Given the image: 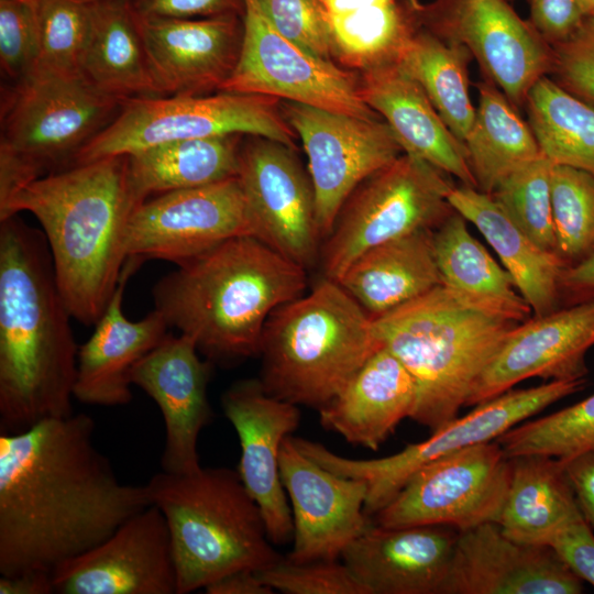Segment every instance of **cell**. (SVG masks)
<instances>
[{
  "label": "cell",
  "mask_w": 594,
  "mask_h": 594,
  "mask_svg": "<svg viewBox=\"0 0 594 594\" xmlns=\"http://www.w3.org/2000/svg\"><path fill=\"white\" fill-rule=\"evenodd\" d=\"M43 230L0 220V433L73 415L79 346Z\"/></svg>",
  "instance_id": "7a4b0ae2"
},
{
  "label": "cell",
  "mask_w": 594,
  "mask_h": 594,
  "mask_svg": "<svg viewBox=\"0 0 594 594\" xmlns=\"http://www.w3.org/2000/svg\"><path fill=\"white\" fill-rule=\"evenodd\" d=\"M80 73L99 91L121 102L162 96L128 0L96 1Z\"/></svg>",
  "instance_id": "1f68e13d"
},
{
  "label": "cell",
  "mask_w": 594,
  "mask_h": 594,
  "mask_svg": "<svg viewBox=\"0 0 594 594\" xmlns=\"http://www.w3.org/2000/svg\"><path fill=\"white\" fill-rule=\"evenodd\" d=\"M134 16L148 68L162 96L220 91L240 56L241 15Z\"/></svg>",
  "instance_id": "603a6c76"
},
{
  "label": "cell",
  "mask_w": 594,
  "mask_h": 594,
  "mask_svg": "<svg viewBox=\"0 0 594 594\" xmlns=\"http://www.w3.org/2000/svg\"><path fill=\"white\" fill-rule=\"evenodd\" d=\"M496 441L508 458L546 454L564 460L594 450V394L553 414L517 425Z\"/></svg>",
  "instance_id": "f35d334b"
},
{
  "label": "cell",
  "mask_w": 594,
  "mask_h": 594,
  "mask_svg": "<svg viewBox=\"0 0 594 594\" xmlns=\"http://www.w3.org/2000/svg\"><path fill=\"white\" fill-rule=\"evenodd\" d=\"M250 138L241 143L237 177L253 237L308 271L319 262L322 243L310 176L295 148Z\"/></svg>",
  "instance_id": "e0dca14e"
},
{
  "label": "cell",
  "mask_w": 594,
  "mask_h": 594,
  "mask_svg": "<svg viewBox=\"0 0 594 594\" xmlns=\"http://www.w3.org/2000/svg\"><path fill=\"white\" fill-rule=\"evenodd\" d=\"M416 384L404 364L384 345L346 385L318 409L321 426L348 442L377 450L400 421L410 417Z\"/></svg>",
  "instance_id": "83f0119b"
},
{
  "label": "cell",
  "mask_w": 594,
  "mask_h": 594,
  "mask_svg": "<svg viewBox=\"0 0 594 594\" xmlns=\"http://www.w3.org/2000/svg\"><path fill=\"white\" fill-rule=\"evenodd\" d=\"M510 464L496 440L442 455L418 469L375 516L383 527L450 526L464 531L497 522Z\"/></svg>",
  "instance_id": "4fadbf2b"
},
{
  "label": "cell",
  "mask_w": 594,
  "mask_h": 594,
  "mask_svg": "<svg viewBox=\"0 0 594 594\" xmlns=\"http://www.w3.org/2000/svg\"><path fill=\"white\" fill-rule=\"evenodd\" d=\"M551 166L552 163L542 155L506 176L491 196L532 241L547 251L556 252Z\"/></svg>",
  "instance_id": "b9f144b4"
},
{
  "label": "cell",
  "mask_w": 594,
  "mask_h": 594,
  "mask_svg": "<svg viewBox=\"0 0 594 594\" xmlns=\"http://www.w3.org/2000/svg\"><path fill=\"white\" fill-rule=\"evenodd\" d=\"M561 292L566 306L594 299V252L564 270Z\"/></svg>",
  "instance_id": "816d5d0a"
},
{
  "label": "cell",
  "mask_w": 594,
  "mask_h": 594,
  "mask_svg": "<svg viewBox=\"0 0 594 594\" xmlns=\"http://www.w3.org/2000/svg\"><path fill=\"white\" fill-rule=\"evenodd\" d=\"M381 346L372 318L338 282L322 277L267 319L260 381L274 397L319 409Z\"/></svg>",
  "instance_id": "52a82bcc"
},
{
  "label": "cell",
  "mask_w": 594,
  "mask_h": 594,
  "mask_svg": "<svg viewBox=\"0 0 594 594\" xmlns=\"http://www.w3.org/2000/svg\"><path fill=\"white\" fill-rule=\"evenodd\" d=\"M562 462L580 510L588 525L594 527V450L564 459Z\"/></svg>",
  "instance_id": "f907efd6"
},
{
  "label": "cell",
  "mask_w": 594,
  "mask_h": 594,
  "mask_svg": "<svg viewBox=\"0 0 594 594\" xmlns=\"http://www.w3.org/2000/svg\"><path fill=\"white\" fill-rule=\"evenodd\" d=\"M433 230H420L361 254L338 283L372 318L385 315L442 285Z\"/></svg>",
  "instance_id": "f546056e"
},
{
  "label": "cell",
  "mask_w": 594,
  "mask_h": 594,
  "mask_svg": "<svg viewBox=\"0 0 594 594\" xmlns=\"http://www.w3.org/2000/svg\"><path fill=\"white\" fill-rule=\"evenodd\" d=\"M332 58L359 72L393 59L411 22L396 0H321Z\"/></svg>",
  "instance_id": "8d00e7d4"
},
{
  "label": "cell",
  "mask_w": 594,
  "mask_h": 594,
  "mask_svg": "<svg viewBox=\"0 0 594 594\" xmlns=\"http://www.w3.org/2000/svg\"><path fill=\"white\" fill-rule=\"evenodd\" d=\"M592 20V22L594 23V11L592 12V14L590 16H587Z\"/></svg>",
  "instance_id": "9f6ffc18"
},
{
  "label": "cell",
  "mask_w": 594,
  "mask_h": 594,
  "mask_svg": "<svg viewBox=\"0 0 594 594\" xmlns=\"http://www.w3.org/2000/svg\"><path fill=\"white\" fill-rule=\"evenodd\" d=\"M594 346V299L560 307L518 323L474 385L465 406H476L530 377L585 378Z\"/></svg>",
  "instance_id": "44dd1931"
},
{
  "label": "cell",
  "mask_w": 594,
  "mask_h": 594,
  "mask_svg": "<svg viewBox=\"0 0 594 594\" xmlns=\"http://www.w3.org/2000/svg\"><path fill=\"white\" fill-rule=\"evenodd\" d=\"M283 113L308 158L316 219L321 240L332 230L355 188L404 150L388 124L299 102L285 101Z\"/></svg>",
  "instance_id": "5bb4252c"
},
{
  "label": "cell",
  "mask_w": 594,
  "mask_h": 594,
  "mask_svg": "<svg viewBox=\"0 0 594 594\" xmlns=\"http://www.w3.org/2000/svg\"><path fill=\"white\" fill-rule=\"evenodd\" d=\"M85 414L0 433V575L54 571L151 505L119 481Z\"/></svg>",
  "instance_id": "6da1fadb"
},
{
  "label": "cell",
  "mask_w": 594,
  "mask_h": 594,
  "mask_svg": "<svg viewBox=\"0 0 594 594\" xmlns=\"http://www.w3.org/2000/svg\"><path fill=\"white\" fill-rule=\"evenodd\" d=\"M526 105L542 155L594 175V107L546 76L530 89Z\"/></svg>",
  "instance_id": "74e56055"
},
{
  "label": "cell",
  "mask_w": 594,
  "mask_h": 594,
  "mask_svg": "<svg viewBox=\"0 0 594 594\" xmlns=\"http://www.w3.org/2000/svg\"><path fill=\"white\" fill-rule=\"evenodd\" d=\"M165 517L177 594L206 588L240 570L264 571L284 558L274 549L262 513L238 470L163 471L145 484Z\"/></svg>",
  "instance_id": "8992f818"
},
{
  "label": "cell",
  "mask_w": 594,
  "mask_h": 594,
  "mask_svg": "<svg viewBox=\"0 0 594 594\" xmlns=\"http://www.w3.org/2000/svg\"><path fill=\"white\" fill-rule=\"evenodd\" d=\"M272 25L309 54L333 61L321 0H258Z\"/></svg>",
  "instance_id": "f6af8a7d"
},
{
  "label": "cell",
  "mask_w": 594,
  "mask_h": 594,
  "mask_svg": "<svg viewBox=\"0 0 594 594\" xmlns=\"http://www.w3.org/2000/svg\"><path fill=\"white\" fill-rule=\"evenodd\" d=\"M224 416L239 437L240 477L256 502L273 544L293 540L292 509L280 470L283 441L300 422L297 405L270 395L260 378L241 380L221 397Z\"/></svg>",
  "instance_id": "ffe728a7"
},
{
  "label": "cell",
  "mask_w": 594,
  "mask_h": 594,
  "mask_svg": "<svg viewBox=\"0 0 594 594\" xmlns=\"http://www.w3.org/2000/svg\"><path fill=\"white\" fill-rule=\"evenodd\" d=\"M448 201L490 243L534 316L560 308L561 279L568 266L556 252L532 241L490 194L462 185L450 190Z\"/></svg>",
  "instance_id": "f1b7e54d"
},
{
  "label": "cell",
  "mask_w": 594,
  "mask_h": 594,
  "mask_svg": "<svg viewBox=\"0 0 594 594\" xmlns=\"http://www.w3.org/2000/svg\"><path fill=\"white\" fill-rule=\"evenodd\" d=\"M280 479L292 504V562L336 560L371 525L366 484L337 474L301 452L288 436L279 453Z\"/></svg>",
  "instance_id": "d6986e66"
},
{
  "label": "cell",
  "mask_w": 594,
  "mask_h": 594,
  "mask_svg": "<svg viewBox=\"0 0 594 594\" xmlns=\"http://www.w3.org/2000/svg\"><path fill=\"white\" fill-rule=\"evenodd\" d=\"M531 24L552 45L566 40L584 22L578 0H530Z\"/></svg>",
  "instance_id": "681fc988"
},
{
  "label": "cell",
  "mask_w": 594,
  "mask_h": 594,
  "mask_svg": "<svg viewBox=\"0 0 594 594\" xmlns=\"http://www.w3.org/2000/svg\"><path fill=\"white\" fill-rule=\"evenodd\" d=\"M38 56L34 0H0V65L12 84L28 78Z\"/></svg>",
  "instance_id": "ee69618b"
},
{
  "label": "cell",
  "mask_w": 594,
  "mask_h": 594,
  "mask_svg": "<svg viewBox=\"0 0 594 594\" xmlns=\"http://www.w3.org/2000/svg\"><path fill=\"white\" fill-rule=\"evenodd\" d=\"M509 464V485L496 524L515 541L548 546L560 528L583 516L564 464L546 454L512 457Z\"/></svg>",
  "instance_id": "4dcf8cb0"
},
{
  "label": "cell",
  "mask_w": 594,
  "mask_h": 594,
  "mask_svg": "<svg viewBox=\"0 0 594 594\" xmlns=\"http://www.w3.org/2000/svg\"><path fill=\"white\" fill-rule=\"evenodd\" d=\"M409 13L436 35L458 42L514 106L526 103L534 85L552 70V48L508 0H409Z\"/></svg>",
  "instance_id": "9a60e30c"
},
{
  "label": "cell",
  "mask_w": 594,
  "mask_h": 594,
  "mask_svg": "<svg viewBox=\"0 0 594 594\" xmlns=\"http://www.w3.org/2000/svg\"><path fill=\"white\" fill-rule=\"evenodd\" d=\"M453 211L432 233L442 285L462 299L524 322L532 314L510 274L470 232Z\"/></svg>",
  "instance_id": "d6a6232c"
},
{
  "label": "cell",
  "mask_w": 594,
  "mask_h": 594,
  "mask_svg": "<svg viewBox=\"0 0 594 594\" xmlns=\"http://www.w3.org/2000/svg\"><path fill=\"white\" fill-rule=\"evenodd\" d=\"M56 593L53 574L43 571L24 572L0 578V594Z\"/></svg>",
  "instance_id": "db71d44e"
},
{
  "label": "cell",
  "mask_w": 594,
  "mask_h": 594,
  "mask_svg": "<svg viewBox=\"0 0 594 594\" xmlns=\"http://www.w3.org/2000/svg\"><path fill=\"white\" fill-rule=\"evenodd\" d=\"M495 85H479V106L464 141L476 188L492 194L518 167L542 156L530 128Z\"/></svg>",
  "instance_id": "d590c367"
},
{
  "label": "cell",
  "mask_w": 594,
  "mask_h": 594,
  "mask_svg": "<svg viewBox=\"0 0 594 594\" xmlns=\"http://www.w3.org/2000/svg\"><path fill=\"white\" fill-rule=\"evenodd\" d=\"M518 323L443 285L372 319L378 342L415 381L416 403L409 418L432 432L458 417Z\"/></svg>",
  "instance_id": "5b68a950"
},
{
  "label": "cell",
  "mask_w": 594,
  "mask_h": 594,
  "mask_svg": "<svg viewBox=\"0 0 594 594\" xmlns=\"http://www.w3.org/2000/svg\"><path fill=\"white\" fill-rule=\"evenodd\" d=\"M360 74L363 100L388 124L405 153L457 177L464 186L476 188L464 144L409 74L394 59Z\"/></svg>",
  "instance_id": "484cf974"
},
{
  "label": "cell",
  "mask_w": 594,
  "mask_h": 594,
  "mask_svg": "<svg viewBox=\"0 0 594 594\" xmlns=\"http://www.w3.org/2000/svg\"><path fill=\"white\" fill-rule=\"evenodd\" d=\"M240 136L177 140L125 155L134 200L237 177Z\"/></svg>",
  "instance_id": "836d02e7"
},
{
  "label": "cell",
  "mask_w": 594,
  "mask_h": 594,
  "mask_svg": "<svg viewBox=\"0 0 594 594\" xmlns=\"http://www.w3.org/2000/svg\"><path fill=\"white\" fill-rule=\"evenodd\" d=\"M585 378L549 381L542 385L509 389L479 404L468 415L457 417L420 442L378 459H351L339 455L321 443L299 439L298 448L326 469L366 484L364 510L369 516L384 508L422 465L471 446L496 440L499 436L584 388Z\"/></svg>",
  "instance_id": "8fae6325"
},
{
  "label": "cell",
  "mask_w": 594,
  "mask_h": 594,
  "mask_svg": "<svg viewBox=\"0 0 594 594\" xmlns=\"http://www.w3.org/2000/svg\"><path fill=\"white\" fill-rule=\"evenodd\" d=\"M138 264L127 261L120 283L94 333L79 346L74 398L95 406H123L132 399L131 372L167 334L163 317L151 311L129 320L122 310L123 292Z\"/></svg>",
  "instance_id": "4316f807"
},
{
  "label": "cell",
  "mask_w": 594,
  "mask_h": 594,
  "mask_svg": "<svg viewBox=\"0 0 594 594\" xmlns=\"http://www.w3.org/2000/svg\"><path fill=\"white\" fill-rule=\"evenodd\" d=\"M552 70L560 86L594 102V23L586 18L566 40L552 45Z\"/></svg>",
  "instance_id": "bcb514c9"
},
{
  "label": "cell",
  "mask_w": 594,
  "mask_h": 594,
  "mask_svg": "<svg viewBox=\"0 0 594 594\" xmlns=\"http://www.w3.org/2000/svg\"><path fill=\"white\" fill-rule=\"evenodd\" d=\"M448 174L403 153L350 195L322 241V275L338 282L367 250L420 230H435L454 210Z\"/></svg>",
  "instance_id": "30bf717a"
},
{
  "label": "cell",
  "mask_w": 594,
  "mask_h": 594,
  "mask_svg": "<svg viewBox=\"0 0 594 594\" xmlns=\"http://www.w3.org/2000/svg\"><path fill=\"white\" fill-rule=\"evenodd\" d=\"M208 594H273L274 590L260 576L257 571L240 570L209 584Z\"/></svg>",
  "instance_id": "f5cc1de1"
},
{
  "label": "cell",
  "mask_w": 594,
  "mask_h": 594,
  "mask_svg": "<svg viewBox=\"0 0 594 594\" xmlns=\"http://www.w3.org/2000/svg\"><path fill=\"white\" fill-rule=\"evenodd\" d=\"M306 273L260 239L240 235L162 277L154 310L209 361L232 362L258 354L267 319L304 295Z\"/></svg>",
  "instance_id": "277c9868"
},
{
  "label": "cell",
  "mask_w": 594,
  "mask_h": 594,
  "mask_svg": "<svg viewBox=\"0 0 594 594\" xmlns=\"http://www.w3.org/2000/svg\"><path fill=\"white\" fill-rule=\"evenodd\" d=\"M582 582L552 548L515 541L486 522L459 531L438 594H579Z\"/></svg>",
  "instance_id": "7402d4cb"
},
{
  "label": "cell",
  "mask_w": 594,
  "mask_h": 594,
  "mask_svg": "<svg viewBox=\"0 0 594 594\" xmlns=\"http://www.w3.org/2000/svg\"><path fill=\"white\" fill-rule=\"evenodd\" d=\"M240 235L253 232L241 185L232 177L139 204L128 220L124 252L138 265L157 258L178 266Z\"/></svg>",
  "instance_id": "2e32d148"
},
{
  "label": "cell",
  "mask_w": 594,
  "mask_h": 594,
  "mask_svg": "<svg viewBox=\"0 0 594 594\" xmlns=\"http://www.w3.org/2000/svg\"><path fill=\"white\" fill-rule=\"evenodd\" d=\"M62 594H177L169 530L150 505L53 573Z\"/></svg>",
  "instance_id": "ac0fdd59"
},
{
  "label": "cell",
  "mask_w": 594,
  "mask_h": 594,
  "mask_svg": "<svg viewBox=\"0 0 594 594\" xmlns=\"http://www.w3.org/2000/svg\"><path fill=\"white\" fill-rule=\"evenodd\" d=\"M136 206L127 156L118 155L33 180L0 204V220L22 211L36 218L72 317L95 326L120 283L127 224Z\"/></svg>",
  "instance_id": "3957f363"
},
{
  "label": "cell",
  "mask_w": 594,
  "mask_h": 594,
  "mask_svg": "<svg viewBox=\"0 0 594 594\" xmlns=\"http://www.w3.org/2000/svg\"><path fill=\"white\" fill-rule=\"evenodd\" d=\"M582 13L587 18L594 11V0H578Z\"/></svg>",
  "instance_id": "11a10c76"
},
{
  "label": "cell",
  "mask_w": 594,
  "mask_h": 594,
  "mask_svg": "<svg viewBox=\"0 0 594 594\" xmlns=\"http://www.w3.org/2000/svg\"><path fill=\"white\" fill-rule=\"evenodd\" d=\"M277 101L230 91L129 99L81 147L73 166L166 142L224 135L261 136L295 148L296 133Z\"/></svg>",
  "instance_id": "9c48e42d"
},
{
  "label": "cell",
  "mask_w": 594,
  "mask_h": 594,
  "mask_svg": "<svg viewBox=\"0 0 594 594\" xmlns=\"http://www.w3.org/2000/svg\"><path fill=\"white\" fill-rule=\"evenodd\" d=\"M458 535L443 525L372 524L345 547L341 559L370 594H438Z\"/></svg>",
  "instance_id": "d4e9b609"
},
{
  "label": "cell",
  "mask_w": 594,
  "mask_h": 594,
  "mask_svg": "<svg viewBox=\"0 0 594 594\" xmlns=\"http://www.w3.org/2000/svg\"><path fill=\"white\" fill-rule=\"evenodd\" d=\"M195 341L167 333L132 370L139 386L158 406L165 425L162 470L189 473L201 468L198 439L209 422L211 361L201 360Z\"/></svg>",
  "instance_id": "cb8c5ba5"
},
{
  "label": "cell",
  "mask_w": 594,
  "mask_h": 594,
  "mask_svg": "<svg viewBox=\"0 0 594 594\" xmlns=\"http://www.w3.org/2000/svg\"><path fill=\"white\" fill-rule=\"evenodd\" d=\"M133 13L143 18L198 19L243 14V0H128Z\"/></svg>",
  "instance_id": "c3c4849f"
},
{
  "label": "cell",
  "mask_w": 594,
  "mask_h": 594,
  "mask_svg": "<svg viewBox=\"0 0 594 594\" xmlns=\"http://www.w3.org/2000/svg\"><path fill=\"white\" fill-rule=\"evenodd\" d=\"M548 546L582 581L594 586V534L583 516L560 528Z\"/></svg>",
  "instance_id": "7dc6e473"
},
{
  "label": "cell",
  "mask_w": 594,
  "mask_h": 594,
  "mask_svg": "<svg viewBox=\"0 0 594 594\" xmlns=\"http://www.w3.org/2000/svg\"><path fill=\"white\" fill-rule=\"evenodd\" d=\"M96 1L34 0L38 56L33 73L81 74Z\"/></svg>",
  "instance_id": "60d3db41"
},
{
  "label": "cell",
  "mask_w": 594,
  "mask_h": 594,
  "mask_svg": "<svg viewBox=\"0 0 594 594\" xmlns=\"http://www.w3.org/2000/svg\"><path fill=\"white\" fill-rule=\"evenodd\" d=\"M121 103L81 74L36 72L13 84L1 103L0 204L33 180L73 166Z\"/></svg>",
  "instance_id": "ba28073f"
},
{
  "label": "cell",
  "mask_w": 594,
  "mask_h": 594,
  "mask_svg": "<svg viewBox=\"0 0 594 594\" xmlns=\"http://www.w3.org/2000/svg\"><path fill=\"white\" fill-rule=\"evenodd\" d=\"M243 37L234 70L220 91L261 95L362 118H381L363 100L359 77L282 35L258 0H243Z\"/></svg>",
  "instance_id": "7c38bea8"
},
{
  "label": "cell",
  "mask_w": 594,
  "mask_h": 594,
  "mask_svg": "<svg viewBox=\"0 0 594 594\" xmlns=\"http://www.w3.org/2000/svg\"><path fill=\"white\" fill-rule=\"evenodd\" d=\"M258 574L273 590L286 594H370L338 559L292 562L284 558Z\"/></svg>",
  "instance_id": "7bdbcfd3"
},
{
  "label": "cell",
  "mask_w": 594,
  "mask_h": 594,
  "mask_svg": "<svg viewBox=\"0 0 594 594\" xmlns=\"http://www.w3.org/2000/svg\"><path fill=\"white\" fill-rule=\"evenodd\" d=\"M550 188L556 252L571 266L594 252V175L552 164Z\"/></svg>",
  "instance_id": "ab89813d"
},
{
  "label": "cell",
  "mask_w": 594,
  "mask_h": 594,
  "mask_svg": "<svg viewBox=\"0 0 594 594\" xmlns=\"http://www.w3.org/2000/svg\"><path fill=\"white\" fill-rule=\"evenodd\" d=\"M470 56L462 44L410 26L393 58L420 85L447 127L463 144L475 117L469 94Z\"/></svg>",
  "instance_id": "e575fe53"
}]
</instances>
